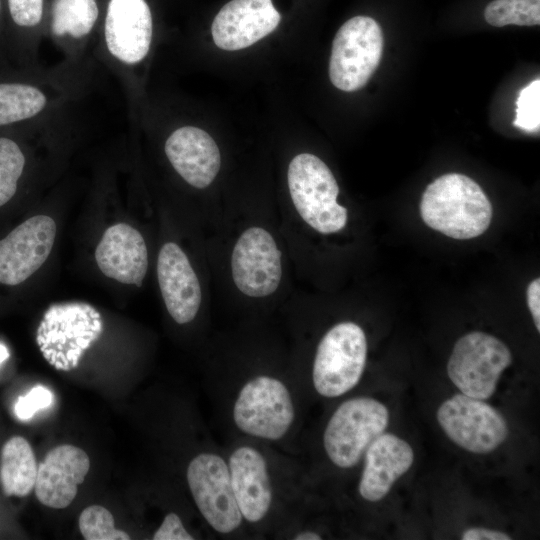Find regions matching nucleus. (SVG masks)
Returning <instances> with one entry per match:
<instances>
[{"label":"nucleus","mask_w":540,"mask_h":540,"mask_svg":"<svg viewBox=\"0 0 540 540\" xmlns=\"http://www.w3.org/2000/svg\"><path fill=\"white\" fill-rule=\"evenodd\" d=\"M389 412L381 402L369 397L344 401L329 419L323 434L325 452L340 468L358 464L370 444L384 433Z\"/></svg>","instance_id":"423d86ee"},{"label":"nucleus","mask_w":540,"mask_h":540,"mask_svg":"<svg viewBox=\"0 0 540 540\" xmlns=\"http://www.w3.org/2000/svg\"><path fill=\"white\" fill-rule=\"evenodd\" d=\"M287 181L294 207L309 226L322 234L345 227L347 209L337 203L338 184L320 158L310 153L295 156L288 167Z\"/></svg>","instance_id":"7ed1b4c3"},{"label":"nucleus","mask_w":540,"mask_h":540,"mask_svg":"<svg viewBox=\"0 0 540 540\" xmlns=\"http://www.w3.org/2000/svg\"><path fill=\"white\" fill-rule=\"evenodd\" d=\"M78 525L86 540H129L128 533L115 527L114 517L100 505L86 507L80 514Z\"/></svg>","instance_id":"a878e982"},{"label":"nucleus","mask_w":540,"mask_h":540,"mask_svg":"<svg viewBox=\"0 0 540 540\" xmlns=\"http://www.w3.org/2000/svg\"><path fill=\"white\" fill-rule=\"evenodd\" d=\"M367 359V340L354 322L334 325L320 340L312 368L313 386L327 398L339 397L360 381Z\"/></svg>","instance_id":"39448f33"},{"label":"nucleus","mask_w":540,"mask_h":540,"mask_svg":"<svg viewBox=\"0 0 540 540\" xmlns=\"http://www.w3.org/2000/svg\"><path fill=\"white\" fill-rule=\"evenodd\" d=\"M527 304L537 331H540V279L535 278L527 287Z\"/></svg>","instance_id":"7c9ffc66"},{"label":"nucleus","mask_w":540,"mask_h":540,"mask_svg":"<svg viewBox=\"0 0 540 540\" xmlns=\"http://www.w3.org/2000/svg\"><path fill=\"white\" fill-rule=\"evenodd\" d=\"M437 420L454 443L476 454L492 452L508 436V425L502 414L486 402L463 393L441 404Z\"/></svg>","instance_id":"9d476101"},{"label":"nucleus","mask_w":540,"mask_h":540,"mask_svg":"<svg viewBox=\"0 0 540 540\" xmlns=\"http://www.w3.org/2000/svg\"><path fill=\"white\" fill-rule=\"evenodd\" d=\"M154 540H193L194 537L186 530L181 518L174 512L168 513L161 525L153 534Z\"/></svg>","instance_id":"c756f323"},{"label":"nucleus","mask_w":540,"mask_h":540,"mask_svg":"<svg viewBox=\"0 0 540 540\" xmlns=\"http://www.w3.org/2000/svg\"><path fill=\"white\" fill-rule=\"evenodd\" d=\"M57 227L47 215H35L0 240V283L16 286L31 277L47 260Z\"/></svg>","instance_id":"f8f14e48"},{"label":"nucleus","mask_w":540,"mask_h":540,"mask_svg":"<svg viewBox=\"0 0 540 540\" xmlns=\"http://www.w3.org/2000/svg\"><path fill=\"white\" fill-rule=\"evenodd\" d=\"M152 29V15L145 0H110L104 37L114 58L127 65L141 62L149 52Z\"/></svg>","instance_id":"4468645a"},{"label":"nucleus","mask_w":540,"mask_h":540,"mask_svg":"<svg viewBox=\"0 0 540 540\" xmlns=\"http://www.w3.org/2000/svg\"><path fill=\"white\" fill-rule=\"evenodd\" d=\"M100 271L123 284L141 286L148 268V251L141 233L117 223L103 233L95 250Z\"/></svg>","instance_id":"a211bd4d"},{"label":"nucleus","mask_w":540,"mask_h":540,"mask_svg":"<svg viewBox=\"0 0 540 540\" xmlns=\"http://www.w3.org/2000/svg\"><path fill=\"white\" fill-rule=\"evenodd\" d=\"M383 32L376 20L355 16L337 31L331 50L329 77L345 92L366 85L377 69L383 54Z\"/></svg>","instance_id":"0eeeda50"},{"label":"nucleus","mask_w":540,"mask_h":540,"mask_svg":"<svg viewBox=\"0 0 540 540\" xmlns=\"http://www.w3.org/2000/svg\"><path fill=\"white\" fill-rule=\"evenodd\" d=\"M420 214L427 226L448 237L471 239L488 229L493 210L487 195L473 179L448 173L426 187Z\"/></svg>","instance_id":"f257e3e1"},{"label":"nucleus","mask_w":540,"mask_h":540,"mask_svg":"<svg viewBox=\"0 0 540 540\" xmlns=\"http://www.w3.org/2000/svg\"><path fill=\"white\" fill-rule=\"evenodd\" d=\"M165 153L176 172L195 188L209 186L220 170L216 142L198 127L183 126L172 132L166 140Z\"/></svg>","instance_id":"6ab92c4d"},{"label":"nucleus","mask_w":540,"mask_h":540,"mask_svg":"<svg viewBox=\"0 0 540 540\" xmlns=\"http://www.w3.org/2000/svg\"><path fill=\"white\" fill-rule=\"evenodd\" d=\"M514 126L526 132L539 131L540 127V79L524 87L516 102Z\"/></svg>","instance_id":"bb28decb"},{"label":"nucleus","mask_w":540,"mask_h":540,"mask_svg":"<svg viewBox=\"0 0 540 540\" xmlns=\"http://www.w3.org/2000/svg\"><path fill=\"white\" fill-rule=\"evenodd\" d=\"M463 540H510L511 537L501 531L487 528H470L462 534Z\"/></svg>","instance_id":"2f4dec72"},{"label":"nucleus","mask_w":540,"mask_h":540,"mask_svg":"<svg viewBox=\"0 0 540 540\" xmlns=\"http://www.w3.org/2000/svg\"><path fill=\"white\" fill-rule=\"evenodd\" d=\"M97 18L96 0H55L52 31L56 36L82 38L90 33Z\"/></svg>","instance_id":"5701e85b"},{"label":"nucleus","mask_w":540,"mask_h":540,"mask_svg":"<svg viewBox=\"0 0 540 540\" xmlns=\"http://www.w3.org/2000/svg\"><path fill=\"white\" fill-rule=\"evenodd\" d=\"M231 273L236 287L249 297L274 293L282 277L281 251L264 228L250 227L235 243Z\"/></svg>","instance_id":"9b49d317"},{"label":"nucleus","mask_w":540,"mask_h":540,"mask_svg":"<svg viewBox=\"0 0 540 540\" xmlns=\"http://www.w3.org/2000/svg\"><path fill=\"white\" fill-rule=\"evenodd\" d=\"M512 363L507 345L490 334L474 331L457 340L447 363V373L465 395L490 398L502 372Z\"/></svg>","instance_id":"6e6552de"},{"label":"nucleus","mask_w":540,"mask_h":540,"mask_svg":"<svg viewBox=\"0 0 540 540\" xmlns=\"http://www.w3.org/2000/svg\"><path fill=\"white\" fill-rule=\"evenodd\" d=\"M9 358V351L5 345L0 343V364Z\"/></svg>","instance_id":"72a5a7b5"},{"label":"nucleus","mask_w":540,"mask_h":540,"mask_svg":"<svg viewBox=\"0 0 540 540\" xmlns=\"http://www.w3.org/2000/svg\"><path fill=\"white\" fill-rule=\"evenodd\" d=\"M45 94L37 87L21 83H0V125L30 119L43 111Z\"/></svg>","instance_id":"4be33fe9"},{"label":"nucleus","mask_w":540,"mask_h":540,"mask_svg":"<svg viewBox=\"0 0 540 540\" xmlns=\"http://www.w3.org/2000/svg\"><path fill=\"white\" fill-rule=\"evenodd\" d=\"M364 455V468L358 491L360 496L369 502L384 498L414 461L411 446L390 433H382L377 437Z\"/></svg>","instance_id":"aec40b11"},{"label":"nucleus","mask_w":540,"mask_h":540,"mask_svg":"<svg viewBox=\"0 0 540 540\" xmlns=\"http://www.w3.org/2000/svg\"><path fill=\"white\" fill-rule=\"evenodd\" d=\"M53 402V392L43 385H37L26 395L18 397L14 405V413L18 419L27 421L37 412L50 407Z\"/></svg>","instance_id":"cd10ccee"},{"label":"nucleus","mask_w":540,"mask_h":540,"mask_svg":"<svg viewBox=\"0 0 540 540\" xmlns=\"http://www.w3.org/2000/svg\"><path fill=\"white\" fill-rule=\"evenodd\" d=\"M186 479L195 505L218 534L228 535L243 522L236 502L227 460L214 452H202L191 459Z\"/></svg>","instance_id":"1a4fd4ad"},{"label":"nucleus","mask_w":540,"mask_h":540,"mask_svg":"<svg viewBox=\"0 0 540 540\" xmlns=\"http://www.w3.org/2000/svg\"><path fill=\"white\" fill-rule=\"evenodd\" d=\"M90 469L87 453L74 445L62 444L49 450L39 464L35 495L44 506L64 509L78 493V486Z\"/></svg>","instance_id":"dca6fc26"},{"label":"nucleus","mask_w":540,"mask_h":540,"mask_svg":"<svg viewBox=\"0 0 540 540\" xmlns=\"http://www.w3.org/2000/svg\"><path fill=\"white\" fill-rule=\"evenodd\" d=\"M235 426L257 439L278 441L290 430L295 405L287 385L270 375H257L240 388L232 408Z\"/></svg>","instance_id":"20e7f679"},{"label":"nucleus","mask_w":540,"mask_h":540,"mask_svg":"<svg viewBox=\"0 0 540 540\" xmlns=\"http://www.w3.org/2000/svg\"><path fill=\"white\" fill-rule=\"evenodd\" d=\"M280 20L272 0H231L215 16L212 37L223 50H241L273 32Z\"/></svg>","instance_id":"ddd939ff"},{"label":"nucleus","mask_w":540,"mask_h":540,"mask_svg":"<svg viewBox=\"0 0 540 540\" xmlns=\"http://www.w3.org/2000/svg\"><path fill=\"white\" fill-rule=\"evenodd\" d=\"M295 540H320L322 537L320 534L314 531H301L293 536Z\"/></svg>","instance_id":"473e14b6"},{"label":"nucleus","mask_w":540,"mask_h":540,"mask_svg":"<svg viewBox=\"0 0 540 540\" xmlns=\"http://www.w3.org/2000/svg\"><path fill=\"white\" fill-rule=\"evenodd\" d=\"M232 490L243 521H263L273 503V490L267 461L255 447H236L227 460Z\"/></svg>","instance_id":"2eb2a0df"},{"label":"nucleus","mask_w":540,"mask_h":540,"mask_svg":"<svg viewBox=\"0 0 540 540\" xmlns=\"http://www.w3.org/2000/svg\"><path fill=\"white\" fill-rule=\"evenodd\" d=\"M25 162L19 145L12 139L0 137V207L15 195Z\"/></svg>","instance_id":"393cba45"},{"label":"nucleus","mask_w":540,"mask_h":540,"mask_svg":"<svg viewBox=\"0 0 540 540\" xmlns=\"http://www.w3.org/2000/svg\"><path fill=\"white\" fill-rule=\"evenodd\" d=\"M102 331L101 315L89 303H59L44 313L36 331V342L52 367L69 371L78 366L83 353Z\"/></svg>","instance_id":"f03ea898"},{"label":"nucleus","mask_w":540,"mask_h":540,"mask_svg":"<svg viewBox=\"0 0 540 540\" xmlns=\"http://www.w3.org/2000/svg\"><path fill=\"white\" fill-rule=\"evenodd\" d=\"M13 21L21 27L36 26L42 18L43 0H8Z\"/></svg>","instance_id":"c85d7f7f"},{"label":"nucleus","mask_w":540,"mask_h":540,"mask_svg":"<svg viewBox=\"0 0 540 540\" xmlns=\"http://www.w3.org/2000/svg\"><path fill=\"white\" fill-rule=\"evenodd\" d=\"M157 277L168 313L178 324L197 315L202 293L198 277L185 252L174 242L165 243L158 254Z\"/></svg>","instance_id":"f3484780"},{"label":"nucleus","mask_w":540,"mask_h":540,"mask_svg":"<svg viewBox=\"0 0 540 540\" xmlns=\"http://www.w3.org/2000/svg\"><path fill=\"white\" fill-rule=\"evenodd\" d=\"M38 465L30 443L13 436L3 445L0 458V482L6 496L24 497L34 489Z\"/></svg>","instance_id":"412c9836"},{"label":"nucleus","mask_w":540,"mask_h":540,"mask_svg":"<svg viewBox=\"0 0 540 540\" xmlns=\"http://www.w3.org/2000/svg\"><path fill=\"white\" fill-rule=\"evenodd\" d=\"M486 22L494 27L540 24V0H493L484 10Z\"/></svg>","instance_id":"b1692460"}]
</instances>
